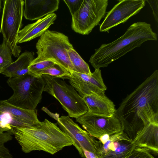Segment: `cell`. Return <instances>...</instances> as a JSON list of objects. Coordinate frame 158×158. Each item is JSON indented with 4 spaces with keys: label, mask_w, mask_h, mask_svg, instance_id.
<instances>
[{
    "label": "cell",
    "mask_w": 158,
    "mask_h": 158,
    "mask_svg": "<svg viewBox=\"0 0 158 158\" xmlns=\"http://www.w3.org/2000/svg\"><path fill=\"white\" fill-rule=\"evenodd\" d=\"M84 157L83 158H98V156L96 154L85 149L83 150Z\"/></svg>",
    "instance_id": "29"
},
{
    "label": "cell",
    "mask_w": 158,
    "mask_h": 158,
    "mask_svg": "<svg viewBox=\"0 0 158 158\" xmlns=\"http://www.w3.org/2000/svg\"><path fill=\"white\" fill-rule=\"evenodd\" d=\"M151 7L153 14L156 21L157 22L158 21V0H146Z\"/></svg>",
    "instance_id": "27"
},
{
    "label": "cell",
    "mask_w": 158,
    "mask_h": 158,
    "mask_svg": "<svg viewBox=\"0 0 158 158\" xmlns=\"http://www.w3.org/2000/svg\"><path fill=\"white\" fill-rule=\"evenodd\" d=\"M158 123L146 126L133 140L136 146L149 149L154 154L158 153Z\"/></svg>",
    "instance_id": "17"
},
{
    "label": "cell",
    "mask_w": 158,
    "mask_h": 158,
    "mask_svg": "<svg viewBox=\"0 0 158 158\" xmlns=\"http://www.w3.org/2000/svg\"><path fill=\"white\" fill-rule=\"evenodd\" d=\"M41 77L44 83V91L58 100L69 117L76 119L88 112L83 98L72 85L48 75L43 74Z\"/></svg>",
    "instance_id": "6"
},
{
    "label": "cell",
    "mask_w": 158,
    "mask_h": 158,
    "mask_svg": "<svg viewBox=\"0 0 158 158\" xmlns=\"http://www.w3.org/2000/svg\"><path fill=\"white\" fill-rule=\"evenodd\" d=\"M67 52L76 72L86 74H91L92 73L88 64L84 61L73 48L69 49Z\"/></svg>",
    "instance_id": "20"
},
{
    "label": "cell",
    "mask_w": 158,
    "mask_h": 158,
    "mask_svg": "<svg viewBox=\"0 0 158 158\" xmlns=\"http://www.w3.org/2000/svg\"><path fill=\"white\" fill-rule=\"evenodd\" d=\"M70 73L69 83L82 98L95 93H105L107 89L99 69H95L90 75L74 71Z\"/></svg>",
    "instance_id": "12"
},
{
    "label": "cell",
    "mask_w": 158,
    "mask_h": 158,
    "mask_svg": "<svg viewBox=\"0 0 158 158\" xmlns=\"http://www.w3.org/2000/svg\"><path fill=\"white\" fill-rule=\"evenodd\" d=\"M145 0H120L106 14L99 30L107 32L111 28L126 22L145 6Z\"/></svg>",
    "instance_id": "11"
},
{
    "label": "cell",
    "mask_w": 158,
    "mask_h": 158,
    "mask_svg": "<svg viewBox=\"0 0 158 158\" xmlns=\"http://www.w3.org/2000/svg\"><path fill=\"white\" fill-rule=\"evenodd\" d=\"M7 83L13 90V95L5 100L11 105L23 109L35 110L42 98L44 81L41 77L28 73L19 77L9 78Z\"/></svg>",
    "instance_id": "5"
},
{
    "label": "cell",
    "mask_w": 158,
    "mask_h": 158,
    "mask_svg": "<svg viewBox=\"0 0 158 158\" xmlns=\"http://www.w3.org/2000/svg\"><path fill=\"white\" fill-rule=\"evenodd\" d=\"M76 121L92 136L98 139L104 134L110 135L124 130L123 124L115 113L108 116L87 112Z\"/></svg>",
    "instance_id": "10"
},
{
    "label": "cell",
    "mask_w": 158,
    "mask_h": 158,
    "mask_svg": "<svg viewBox=\"0 0 158 158\" xmlns=\"http://www.w3.org/2000/svg\"><path fill=\"white\" fill-rule=\"evenodd\" d=\"M12 134L7 132L0 134V158H13L10 151L5 145L12 139Z\"/></svg>",
    "instance_id": "23"
},
{
    "label": "cell",
    "mask_w": 158,
    "mask_h": 158,
    "mask_svg": "<svg viewBox=\"0 0 158 158\" xmlns=\"http://www.w3.org/2000/svg\"><path fill=\"white\" fill-rule=\"evenodd\" d=\"M107 0H83L79 10L72 16L71 27L75 32L89 34L106 14Z\"/></svg>",
    "instance_id": "8"
},
{
    "label": "cell",
    "mask_w": 158,
    "mask_h": 158,
    "mask_svg": "<svg viewBox=\"0 0 158 158\" xmlns=\"http://www.w3.org/2000/svg\"><path fill=\"white\" fill-rule=\"evenodd\" d=\"M55 63L51 61H45L34 63H31L28 69V73L35 77H38L39 73L53 65Z\"/></svg>",
    "instance_id": "24"
},
{
    "label": "cell",
    "mask_w": 158,
    "mask_h": 158,
    "mask_svg": "<svg viewBox=\"0 0 158 158\" xmlns=\"http://www.w3.org/2000/svg\"><path fill=\"white\" fill-rule=\"evenodd\" d=\"M43 74L48 75L63 80L69 79L71 77L70 73L67 70L56 63L40 71L38 77H41Z\"/></svg>",
    "instance_id": "21"
},
{
    "label": "cell",
    "mask_w": 158,
    "mask_h": 158,
    "mask_svg": "<svg viewBox=\"0 0 158 158\" xmlns=\"http://www.w3.org/2000/svg\"><path fill=\"white\" fill-rule=\"evenodd\" d=\"M59 2V0H25L23 15L28 20L39 19L57 10Z\"/></svg>",
    "instance_id": "14"
},
{
    "label": "cell",
    "mask_w": 158,
    "mask_h": 158,
    "mask_svg": "<svg viewBox=\"0 0 158 158\" xmlns=\"http://www.w3.org/2000/svg\"><path fill=\"white\" fill-rule=\"evenodd\" d=\"M115 114L133 141L148 124L158 123V70L123 99Z\"/></svg>",
    "instance_id": "1"
},
{
    "label": "cell",
    "mask_w": 158,
    "mask_h": 158,
    "mask_svg": "<svg viewBox=\"0 0 158 158\" xmlns=\"http://www.w3.org/2000/svg\"><path fill=\"white\" fill-rule=\"evenodd\" d=\"M0 111L9 113L12 117L28 126L30 128L37 126L40 121L35 110L21 109L0 100Z\"/></svg>",
    "instance_id": "18"
},
{
    "label": "cell",
    "mask_w": 158,
    "mask_h": 158,
    "mask_svg": "<svg viewBox=\"0 0 158 158\" xmlns=\"http://www.w3.org/2000/svg\"><path fill=\"white\" fill-rule=\"evenodd\" d=\"M36 48L37 56L31 63L51 61L69 73L76 72L67 52L68 49L73 47L68 37L63 33L47 30L40 36Z\"/></svg>",
    "instance_id": "4"
},
{
    "label": "cell",
    "mask_w": 158,
    "mask_h": 158,
    "mask_svg": "<svg viewBox=\"0 0 158 158\" xmlns=\"http://www.w3.org/2000/svg\"><path fill=\"white\" fill-rule=\"evenodd\" d=\"M0 72H1V70H0Z\"/></svg>",
    "instance_id": "32"
},
{
    "label": "cell",
    "mask_w": 158,
    "mask_h": 158,
    "mask_svg": "<svg viewBox=\"0 0 158 158\" xmlns=\"http://www.w3.org/2000/svg\"><path fill=\"white\" fill-rule=\"evenodd\" d=\"M12 52L3 39L2 44L0 45V70L5 69L13 62Z\"/></svg>",
    "instance_id": "22"
},
{
    "label": "cell",
    "mask_w": 158,
    "mask_h": 158,
    "mask_svg": "<svg viewBox=\"0 0 158 158\" xmlns=\"http://www.w3.org/2000/svg\"><path fill=\"white\" fill-rule=\"evenodd\" d=\"M83 0H63L68 7L72 16L80 9Z\"/></svg>",
    "instance_id": "26"
},
{
    "label": "cell",
    "mask_w": 158,
    "mask_h": 158,
    "mask_svg": "<svg viewBox=\"0 0 158 158\" xmlns=\"http://www.w3.org/2000/svg\"><path fill=\"white\" fill-rule=\"evenodd\" d=\"M56 18V15L53 13L37 20L35 23L27 25L19 32L18 43L29 41L40 36L54 23Z\"/></svg>",
    "instance_id": "15"
},
{
    "label": "cell",
    "mask_w": 158,
    "mask_h": 158,
    "mask_svg": "<svg viewBox=\"0 0 158 158\" xmlns=\"http://www.w3.org/2000/svg\"><path fill=\"white\" fill-rule=\"evenodd\" d=\"M83 98L90 113L109 116L116 112L115 105L105 93H95Z\"/></svg>",
    "instance_id": "16"
},
{
    "label": "cell",
    "mask_w": 158,
    "mask_h": 158,
    "mask_svg": "<svg viewBox=\"0 0 158 158\" xmlns=\"http://www.w3.org/2000/svg\"><path fill=\"white\" fill-rule=\"evenodd\" d=\"M34 53L32 52L25 51L18 57L0 73L9 78L20 76L28 73V67L34 58Z\"/></svg>",
    "instance_id": "19"
},
{
    "label": "cell",
    "mask_w": 158,
    "mask_h": 158,
    "mask_svg": "<svg viewBox=\"0 0 158 158\" xmlns=\"http://www.w3.org/2000/svg\"><path fill=\"white\" fill-rule=\"evenodd\" d=\"M13 135L25 153L42 151L52 155L73 145L70 138L57 126L46 119L36 127L13 128Z\"/></svg>",
    "instance_id": "3"
},
{
    "label": "cell",
    "mask_w": 158,
    "mask_h": 158,
    "mask_svg": "<svg viewBox=\"0 0 158 158\" xmlns=\"http://www.w3.org/2000/svg\"><path fill=\"white\" fill-rule=\"evenodd\" d=\"M136 147L133 141L123 131L110 135L102 145L98 158H127Z\"/></svg>",
    "instance_id": "13"
},
{
    "label": "cell",
    "mask_w": 158,
    "mask_h": 158,
    "mask_svg": "<svg viewBox=\"0 0 158 158\" xmlns=\"http://www.w3.org/2000/svg\"><path fill=\"white\" fill-rule=\"evenodd\" d=\"M24 6L23 0L4 1L0 32L15 57L19 56L21 50L17 44L19 33L22 25Z\"/></svg>",
    "instance_id": "7"
},
{
    "label": "cell",
    "mask_w": 158,
    "mask_h": 158,
    "mask_svg": "<svg viewBox=\"0 0 158 158\" xmlns=\"http://www.w3.org/2000/svg\"><path fill=\"white\" fill-rule=\"evenodd\" d=\"M110 135L105 134L100 136L98 139L99 141L103 144H105L110 138Z\"/></svg>",
    "instance_id": "30"
},
{
    "label": "cell",
    "mask_w": 158,
    "mask_h": 158,
    "mask_svg": "<svg viewBox=\"0 0 158 158\" xmlns=\"http://www.w3.org/2000/svg\"><path fill=\"white\" fill-rule=\"evenodd\" d=\"M157 40V35L151 25L145 22H138L131 24L125 33L113 41L102 44L95 49L89 62L95 69L107 67L109 64L144 42Z\"/></svg>",
    "instance_id": "2"
},
{
    "label": "cell",
    "mask_w": 158,
    "mask_h": 158,
    "mask_svg": "<svg viewBox=\"0 0 158 158\" xmlns=\"http://www.w3.org/2000/svg\"><path fill=\"white\" fill-rule=\"evenodd\" d=\"M1 2H2V1L1 0H0V12L1 8Z\"/></svg>",
    "instance_id": "31"
},
{
    "label": "cell",
    "mask_w": 158,
    "mask_h": 158,
    "mask_svg": "<svg viewBox=\"0 0 158 158\" xmlns=\"http://www.w3.org/2000/svg\"><path fill=\"white\" fill-rule=\"evenodd\" d=\"M147 148L136 147L127 158H155Z\"/></svg>",
    "instance_id": "25"
},
{
    "label": "cell",
    "mask_w": 158,
    "mask_h": 158,
    "mask_svg": "<svg viewBox=\"0 0 158 158\" xmlns=\"http://www.w3.org/2000/svg\"><path fill=\"white\" fill-rule=\"evenodd\" d=\"M6 132L13 135V128L8 124L0 122V134Z\"/></svg>",
    "instance_id": "28"
},
{
    "label": "cell",
    "mask_w": 158,
    "mask_h": 158,
    "mask_svg": "<svg viewBox=\"0 0 158 158\" xmlns=\"http://www.w3.org/2000/svg\"><path fill=\"white\" fill-rule=\"evenodd\" d=\"M59 116V114L52 113L51 117L57 121L60 129L72 139L73 145L81 157L85 156L83 149L93 152L98 156L100 155L102 144L99 141L82 129L69 116Z\"/></svg>",
    "instance_id": "9"
}]
</instances>
